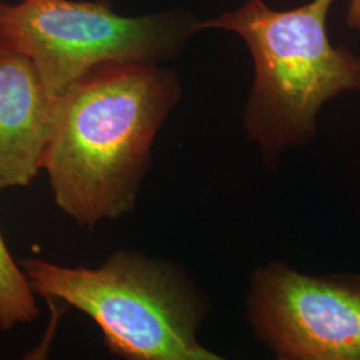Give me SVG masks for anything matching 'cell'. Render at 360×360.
<instances>
[{"mask_svg": "<svg viewBox=\"0 0 360 360\" xmlns=\"http://www.w3.org/2000/svg\"><path fill=\"white\" fill-rule=\"evenodd\" d=\"M247 318L278 359L360 360V276L274 262L251 276Z\"/></svg>", "mask_w": 360, "mask_h": 360, "instance_id": "obj_5", "label": "cell"}, {"mask_svg": "<svg viewBox=\"0 0 360 360\" xmlns=\"http://www.w3.org/2000/svg\"><path fill=\"white\" fill-rule=\"evenodd\" d=\"M334 0H311L291 10H272L247 0L235 11L196 22L195 30L220 28L242 37L254 62L245 104V134L266 165L311 142L323 105L360 90V56L334 46L327 16Z\"/></svg>", "mask_w": 360, "mask_h": 360, "instance_id": "obj_2", "label": "cell"}, {"mask_svg": "<svg viewBox=\"0 0 360 360\" xmlns=\"http://www.w3.org/2000/svg\"><path fill=\"white\" fill-rule=\"evenodd\" d=\"M39 315L37 295L10 254L0 232V330L31 323Z\"/></svg>", "mask_w": 360, "mask_h": 360, "instance_id": "obj_7", "label": "cell"}, {"mask_svg": "<svg viewBox=\"0 0 360 360\" xmlns=\"http://www.w3.org/2000/svg\"><path fill=\"white\" fill-rule=\"evenodd\" d=\"M346 22L348 26L360 31V0H349Z\"/></svg>", "mask_w": 360, "mask_h": 360, "instance_id": "obj_8", "label": "cell"}, {"mask_svg": "<svg viewBox=\"0 0 360 360\" xmlns=\"http://www.w3.org/2000/svg\"><path fill=\"white\" fill-rule=\"evenodd\" d=\"M196 22L160 13L126 18L108 1L0 3V47L22 53L59 98L79 79L110 63H150L174 53Z\"/></svg>", "mask_w": 360, "mask_h": 360, "instance_id": "obj_4", "label": "cell"}, {"mask_svg": "<svg viewBox=\"0 0 360 360\" xmlns=\"http://www.w3.org/2000/svg\"><path fill=\"white\" fill-rule=\"evenodd\" d=\"M35 295L56 299L101 328L111 354L129 360H219L198 340L207 303L174 263L122 250L101 267L22 259Z\"/></svg>", "mask_w": 360, "mask_h": 360, "instance_id": "obj_3", "label": "cell"}, {"mask_svg": "<svg viewBox=\"0 0 360 360\" xmlns=\"http://www.w3.org/2000/svg\"><path fill=\"white\" fill-rule=\"evenodd\" d=\"M58 102L28 58L0 47V193L43 171Z\"/></svg>", "mask_w": 360, "mask_h": 360, "instance_id": "obj_6", "label": "cell"}, {"mask_svg": "<svg viewBox=\"0 0 360 360\" xmlns=\"http://www.w3.org/2000/svg\"><path fill=\"white\" fill-rule=\"evenodd\" d=\"M179 79L150 63L96 67L59 96L43 160L58 208L94 229L135 207Z\"/></svg>", "mask_w": 360, "mask_h": 360, "instance_id": "obj_1", "label": "cell"}]
</instances>
